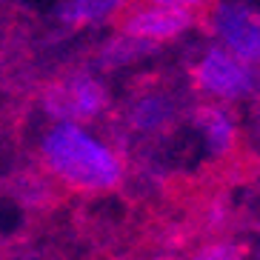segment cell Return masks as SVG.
<instances>
[{
    "label": "cell",
    "instance_id": "6da1fadb",
    "mask_svg": "<svg viewBox=\"0 0 260 260\" xmlns=\"http://www.w3.org/2000/svg\"><path fill=\"white\" fill-rule=\"evenodd\" d=\"M40 163L52 180L75 191H112L123 183V157L83 129V123L57 120L40 140Z\"/></svg>",
    "mask_w": 260,
    "mask_h": 260
},
{
    "label": "cell",
    "instance_id": "7a4b0ae2",
    "mask_svg": "<svg viewBox=\"0 0 260 260\" xmlns=\"http://www.w3.org/2000/svg\"><path fill=\"white\" fill-rule=\"evenodd\" d=\"M191 80L203 94L220 103H240L252 98L260 86V75L254 63L232 54L226 46H209L191 69Z\"/></svg>",
    "mask_w": 260,
    "mask_h": 260
},
{
    "label": "cell",
    "instance_id": "3957f363",
    "mask_svg": "<svg viewBox=\"0 0 260 260\" xmlns=\"http://www.w3.org/2000/svg\"><path fill=\"white\" fill-rule=\"evenodd\" d=\"M43 109L54 120L89 123L109 109V89L89 72H72L43 92Z\"/></svg>",
    "mask_w": 260,
    "mask_h": 260
},
{
    "label": "cell",
    "instance_id": "277c9868",
    "mask_svg": "<svg viewBox=\"0 0 260 260\" xmlns=\"http://www.w3.org/2000/svg\"><path fill=\"white\" fill-rule=\"evenodd\" d=\"M209 26L220 46L260 66V6L249 0H212Z\"/></svg>",
    "mask_w": 260,
    "mask_h": 260
},
{
    "label": "cell",
    "instance_id": "5b68a950",
    "mask_svg": "<svg viewBox=\"0 0 260 260\" xmlns=\"http://www.w3.org/2000/svg\"><path fill=\"white\" fill-rule=\"evenodd\" d=\"M117 31L123 35H135V38L152 40V43H166L194 26V12L177 6H160V3H143V0H129L120 9Z\"/></svg>",
    "mask_w": 260,
    "mask_h": 260
},
{
    "label": "cell",
    "instance_id": "8992f818",
    "mask_svg": "<svg viewBox=\"0 0 260 260\" xmlns=\"http://www.w3.org/2000/svg\"><path fill=\"white\" fill-rule=\"evenodd\" d=\"M194 129L203 138V146L212 157H229L237 146V123L232 112L220 103H206L194 109Z\"/></svg>",
    "mask_w": 260,
    "mask_h": 260
},
{
    "label": "cell",
    "instance_id": "52a82bcc",
    "mask_svg": "<svg viewBox=\"0 0 260 260\" xmlns=\"http://www.w3.org/2000/svg\"><path fill=\"white\" fill-rule=\"evenodd\" d=\"M177 115V103L172 100V94L166 92H143L132 100L129 112V126L132 132H143V135H157V132L169 129L172 120Z\"/></svg>",
    "mask_w": 260,
    "mask_h": 260
},
{
    "label": "cell",
    "instance_id": "ba28073f",
    "mask_svg": "<svg viewBox=\"0 0 260 260\" xmlns=\"http://www.w3.org/2000/svg\"><path fill=\"white\" fill-rule=\"evenodd\" d=\"M129 0H63L57 6V20L72 29L83 26H103L120 15Z\"/></svg>",
    "mask_w": 260,
    "mask_h": 260
},
{
    "label": "cell",
    "instance_id": "9c48e42d",
    "mask_svg": "<svg viewBox=\"0 0 260 260\" xmlns=\"http://www.w3.org/2000/svg\"><path fill=\"white\" fill-rule=\"evenodd\" d=\"M154 49H157V43H152V40H143V38H135V35L117 31L112 40L103 43L98 60H100L103 69H115V66H129V63L140 60V57H146V54H152Z\"/></svg>",
    "mask_w": 260,
    "mask_h": 260
},
{
    "label": "cell",
    "instance_id": "30bf717a",
    "mask_svg": "<svg viewBox=\"0 0 260 260\" xmlns=\"http://www.w3.org/2000/svg\"><path fill=\"white\" fill-rule=\"evenodd\" d=\"M52 194V175H26L20 177V200H29V203H43Z\"/></svg>",
    "mask_w": 260,
    "mask_h": 260
},
{
    "label": "cell",
    "instance_id": "8fae6325",
    "mask_svg": "<svg viewBox=\"0 0 260 260\" xmlns=\"http://www.w3.org/2000/svg\"><path fill=\"white\" fill-rule=\"evenodd\" d=\"M240 249H237V243H217V246H209V249H203V252H198V257H209V260H232V257H240Z\"/></svg>",
    "mask_w": 260,
    "mask_h": 260
},
{
    "label": "cell",
    "instance_id": "7c38bea8",
    "mask_svg": "<svg viewBox=\"0 0 260 260\" xmlns=\"http://www.w3.org/2000/svg\"><path fill=\"white\" fill-rule=\"evenodd\" d=\"M143 3H160V6H177V9H189V12H198V9H209L212 0H143Z\"/></svg>",
    "mask_w": 260,
    "mask_h": 260
}]
</instances>
